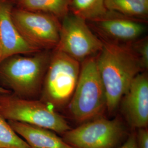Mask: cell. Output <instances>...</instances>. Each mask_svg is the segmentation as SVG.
<instances>
[{
	"instance_id": "6da1fadb",
	"label": "cell",
	"mask_w": 148,
	"mask_h": 148,
	"mask_svg": "<svg viewBox=\"0 0 148 148\" xmlns=\"http://www.w3.org/2000/svg\"><path fill=\"white\" fill-rule=\"evenodd\" d=\"M103 42L96 60L106 91V109L111 114L116 110L133 80L143 69L130 44Z\"/></svg>"
},
{
	"instance_id": "7a4b0ae2",
	"label": "cell",
	"mask_w": 148,
	"mask_h": 148,
	"mask_svg": "<svg viewBox=\"0 0 148 148\" xmlns=\"http://www.w3.org/2000/svg\"><path fill=\"white\" fill-rule=\"evenodd\" d=\"M52 50L18 54L0 64V87L18 97L40 99Z\"/></svg>"
},
{
	"instance_id": "3957f363",
	"label": "cell",
	"mask_w": 148,
	"mask_h": 148,
	"mask_svg": "<svg viewBox=\"0 0 148 148\" xmlns=\"http://www.w3.org/2000/svg\"><path fill=\"white\" fill-rule=\"evenodd\" d=\"M106 107V91L95 56L81 63L78 82L68 104L69 112L75 121L82 123L101 116Z\"/></svg>"
},
{
	"instance_id": "277c9868",
	"label": "cell",
	"mask_w": 148,
	"mask_h": 148,
	"mask_svg": "<svg viewBox=\"0 0 148 148\" xmlns=\"http://www.w3.org/2000/svg\"><path fill=\"white\" fill-rule=\"evenodd\" d=\"M80 68L79 62L53 49L40 99L56 110L68 104L78 82Z\"/></svg>"
},
{
	"instance_id": "5b68a950",
	"label": "cell",
	"mask_w": 148,
	"mask_h": 148,
	"mask_svg": "<svg viewBox=\"0 0 148 148\" xmlns=\"http://www.w3.org/2000/svg\"><path fill=\"white\" fill-rule=\"evenodd\" d=\"M0 112L7 121L42 127L56 133L63 134L71 128L56 110L40 99L22 98L11 93L0 94Z\"/></svg>"
},
{
	"instance_id": "8992f818",
	"label": "cell",
	"mask_w": 148,
	"mask_h": 148,
	"mask_svg": "<svg viewBox=\"0 0 148 148\" xmlns=\"http://www.w3.org/2000/svg\"><path fill=\"white\" fill-rule=\"evenodd\" d=\"M12 18L21 36L40 51L55 49L58 45L61 22L44 13L13 8Z\"/></svg>"
},
{
	"instance_id": "52a82bcc",
	"label": "cell",
	"mask_w": 148,
	"mask_h": 148,
	"mask_svg": "<svg viewBox=\"0 0 148 148\" xmlns=\"http://www.w3.org/2000/svg\"><path fill=\"white\" fill-rule=\"evenodd\" d=\"M119 119L99 116L63 133V139L73 148H114L124 133Z\"/></svg>"
},
{
	"instance_id": "ba28073f",
	"label": "cell",
	"mask_w": 148,
	"mask_h": 148,
	"mask_svg": "<svg viewBox=\"0 0 148 148\" xmlns=\"http://www.w3.org/2000/svg\"><path fill=\"white\" fill-rule=\"evenodd\" d=\"M61 21L59 40L55 49L80 63L99 53L103 41L92 32L86 21L69 13Z\"/></svg>"
},
{
	"instance_id": "9c48e42d",
	"label": "cell",
	"mask_w": 148,
	"mask_h": 148,
	"mask_svg": "<svg viewBox=\"0 0 148 148\" xmlns=\"http://www.w3.org/2000/svg\"><path fill=\"white\" fill-rule=\"evenodd\" d=\"M122 109L128 123L134 128L148 125V77L140 73L133 80L122 98Z\"/></svg>"
},
{
	"instance_id": "30bf717a",
	"label": "cell",
	"mask_w": 148,
	"mask_h": 148,
	"mask_svg": "<svg viewBox=\"0 0 148 148\" xmlns=\"http://www.w3.org/2000/svg\"><path fill=\"white\" fill-rule=\"evenodd\" d=\"M13 8L11 0H0V64L18 54H32L41 51L22 37L12 18Z\"/></svg>"
},
{
	"instance_id": "8fae6325",
	"label": "cell",
	"mask_w": 148,
	"mask_h": 148,
	"mask_svg": "<svg viewBox=\"0 0 148 148\" xmlns=\"http://www.w3.org/2000/svg\"><path fill=\"white\" fill-rule=\"evenodd\" d=\"M101 35L109 42L131 43L140 38L147 31V26L140 21L120 16L91 21Z\"/></svg>"
},
{
	"instance_id": "7c38bea8",
	"label": "cell",
	"mask_w": 148,
	"mask_h": 148,
	"mask_svg": "<svg viewBox=\"0 0 148 148\" xmlns=\"http://www.w3.org/2000/svg\"><path fill=\"white\" fill-rule=\"evenodd\" d=\"M8 122L32 148H73L51 130L20 122Z\"/></svg>"
},
{
	"instance_id": "4fadbf2b",
	"label": "cell",
	"mask_w": 148,
	"mask_h": 148,
	"mask_svg": "<svg viewBox=\"0 0 148 148\" xmlns=\"http://www.w3.org/2000/svg\"><path fill=\"white\" fill-rule=\"evenodd\" d=\"M70 11L75 16L90 22L120 16L106 9L104 0H71Z\"/></svg>"
},
{
	"instance_id": "5bb4252c",
	"label": "cell",
	"mask_w": 148,
	"mask_h": 148,
	"mask_svg": "<svg viewBox=\"0 0 148 148\" xmlns=\"http://www.w3.org/2000/svg\"><path fill=\"white\" fill-rule=\"evenodd\" d=\"M106 9L123 17L142 21L148 15V0H104Z\"/></svg>"
},
{
	"instance_id": "9a60e30c",
	"label": "cell",
	"mask_w": 148,
	"mask_h": 148,
	"mask_svg": "<svg viewBox=\"0 0 148 148\" xmlns=\"http://www.w3.org/2000/svg\"><path fill=\"white\" fill-rule=\"evenodd\" d=\"M18 8L51 14L62 20L69 14L71 0H15Z\"/></svg>"
},
{
	"instance_id": "2e32d148",
	"label": "cell",
	"mask_w": 148,
	"mask_h": 148,
	"mask_svg": "<svg viewBox=\"0 0 148 148\" xmlns=\"http://www.w3.org/2000/svg\"><path fill=\"white\" fill-rule=\"evenodd\" d=\"M0 148H32L16 133L1 112Z\"/></svg>"
},
{
	"instance_id": "e0dca14e",
	"label": "cell",
	"mask_w": 148,
	"mask_h": 148,
	"mask_svg": "<svg viewBox=\"0 0 148 148\" xmlns=\"http://www.w3.org/2000/svg\"><path fill=\"white\" fill-rule=\"evenodd\" d=\"M133 52L137 56L143 70L148 68V37L140 38L130 44Z\"/></svg>"
},
{
	"instance_id": "ac0fdd59",
	"label": "cell",
	"mask_w": 148,
	"mask_h": 148,
	"mask_svg": "<svg viewBox=\"0 0 148 148\" xmlns=\"http://www.w3.org/2000/svg\"><path fill=\"white\" fill-rule=\"evenodd\" d=\"M137 137L138 148H148V131L147 128L138 129Z\"/></svg>"
},
{
	"instance_id": "d6986e66",
	"label": "cell",
	"mask_w": 148,
	"mask_h": 148,
	"mask_svg": "<svg viewBox=\"0 0 148 148\" xmlns=\"http://www.w3.org/2000/svg\"><path fill=\"white\" fill-rule=\"evenodd\" d=\"M119 148H138L137 137L136 134H131L126 142Z\"/></svg>"
},
{
	"instance_id": "ffe728a7",
	"label": "cell",
	"mask_w": 148,
	"mask_h": 148,
	"mask_svg": "<svg viewBox=\"0 0 148 148\" xmlns=\"http://www.w3.org/2000/svg\"><path fill=\"white\" fill-rule=\"evenodd\" d=\"M11 92L8 90H5L2 87H0V94H4V93H10Z\"/></svg>"
}]
</instances>
